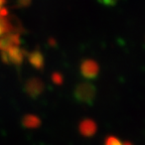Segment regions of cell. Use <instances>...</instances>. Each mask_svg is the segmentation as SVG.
Listing matches in <instances>:
<instances>
[{
  "label": "cell",
  "mask_w": 145,
  "mask_h": 145,
  "mask_svg": "<svg viewBox=\"0 0 145 145\" xmlns=\"http://www.w3.org/2000/svg\"><path fill=\"white\" fill-rule=\"evenodd\" d=\"M75 100L80 104L92 105L96 99V88L90 83L78 85L74 92Z\"/></svg>",
  "instance_id": "1"
},
{
  "label": "cell",
  "mask_w": 145,
  "mask_h": 145,
  "mask_svg": "<svg viewBox=\"0 0 145 145\" xmlns=\"http://www.w3.org/2000/svg\"><path fill=\"white\" fill-rule=\"evenodd\" d=\"M79 131L84 137H92L97 132V124L93 119H83L79 124Z\"/></svg>",
  "instance_id": "2"
},
{
  "label": "cell",
  "mask_w": 145,
  "mask_h": 145,
  "mask_svg": "<svg viewBox=\"0 0 145 145\" xmlns=\"http://www.w3.org/2000/svg\"><path fill=\"white\" fill-rule=\"evenodd\" d=\"M82 75L87 79H94L97 77L99 69L98 65L93 61H85L81 67Z\"/></svg>",
  "instance_id": "3"
},
{
  "label": "cell",
  "mask_w": 145,
  "mask_h": 145,
  "mask_svg": "<svg viewBox=\"0 0 145 145\" xmlns=\"http://www.w3.org/2000/svg\"><path fill=\"white\" fill-rule=\"evenodd\" d=\"M42 89H43L42 85H41V83L39 80L29 82L26 87V91L28 92V94L31 97H37L42 92Z\"/></svg>",
  "instance_id": "4"
},
{
  "label": "cell",
  "mask_w": 145,
  "mask_h": 145,
  "mask_svg": "<svg viewBox=\"0 0 145 145\" xmlns=\"http://www.w3.org/2000/svg\"><path fill=\"white\" fill-rule=\"evenodd\" d=\"M22 124L26 128H37L40 126V119L35 115H26L22 120Z\"/></svg>",
  "instance_id": "5"
},
{
  "label": "cell",
  "mask_w": 145,
  "mask_h": 145,
  "mask_svg": "<svg viewBox=\"0 0 145 145\" xmlns=\"http://www.w3.org/2000/svg\"><path fill=\"white\" fill-rule=\"evenodd\" d=\"M105 145H123V143L116 136H108L105 140Z\"/></svg>",
  "instance_id": "6"
},
{
  "label": "cell",
  "mask_w": 145,
  "mask_h": 145,
  "mask_svg": "<svg viewBox=\"0 0 145 145\" xmlns=\"http://www.w3.org/2000/svg\"><path fill=\"white\" fill-rule=\"evenodd\" d=\"M2 3H3V0H0V37H1L3 31L6 28V24H4V18H3L2 14H1V9H2L1 5H2Z\"/></svg>",
  "instance_id": "7"
},
{
  "label": "cell",
  "mask_w": 145,
  "mask_h": 145,
  "mask_svg": "<svg viewBox=\"0 0 145 145\" xmlns=\"http://www.w3.org/2000/svg\"><path fill=\"white\" fill-rule=\"evenodd\" d=\"M54 82L57 83V84H61V78L59 75H54Z\"/></svg>",
  "instance_id": "8"
},
{
  "label": "cell",
  "mask_w": 145,
  "mask_h": 145,
  "mask_svg": "<svg viewBox=\"0 0 145 145\" xmlns=\"http://www.w3.org/2000/svg\"><path fill=\"white\" fill-rule=\"evenodd\" d=\"M123 145H133L131 142H129V141H126V142L123 143Z\"/></svg>",
  "instance_id": "9"
}]
</instances>
